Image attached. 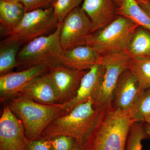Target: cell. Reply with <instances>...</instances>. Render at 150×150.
Listing matches in <instances>:
<instances>
[{"label":"cell","instance_id":"obj_26","mask_svg":"<svg viewBox=\"0 0 150 150\" xmlns=\"http://www.w3.org/2000/svg\"><path fill=\"white\" fill-rule=\"evenodd\" d=\"M56 0H20L24 6L25 13L33 10L51 7Z\"/></svg>","mask_w":150,"mask_h":150},{"label":"cell","instance_id":"obj_16","mask_svg":"<svg viewBox=\"0 0 150 150\" xmlns=\"http://www.w3.org/2000/svg\"><path fill=\"white\" fill-rule=\"evenodd\" d=\"M18 96L28 98L42 104H59L56 88L48 74L35 78Z\"/></svg>","mask_w":150,"mask_h":150},{"label":"cell","instance_id":"obj_6","mask_svg":"<svg viewBox=\"0 0 150 150\" xmlns=\"http://www.w3.org/2000/svg\"><path fill=\"white\" fill-rule=\"evenodd\" d=\"M59 23L52 6L33 10L25 13L21 21L6 38L21 46L56 29Z\"/></svg>","mask_w":150,"mask_h":150},{"label":"cell","instance_id":"obj_12","mask_svg":"<svg viewBox=\"0 0 150 150\" xmlns=\"http://www.w3.org/2000/svg\"><path fill=\"white\" fill-rule=\"evenodd\" d=\"M105 71L103 64L95 65L89 69L81 80L75 97L69 102L62 104L65 114L79 105L92 99L101 85Z\"/></svg>","mask_w":150,"mask_h":150},{"label":"cell","instance_id":"obj_11","mask_svg":"<svg viewBox=\"0 0 150 150\" xmlns=\"http://www.w3.org/2000/svg\"><path fill=\"white\" fill-rule=\"evenodd\" d=\"M49 69L43 66H34L16 72L8 73L0 77L1 100L5 101L18 95L35 78L44 74Z\"/></svg>","mask_w":150,"mask_h":150},{"label":"cell","instance_id":"obj_8","mask_svg":"<svg viewBox=\"0 0 150 150\" xmlns=\"http://www.w3.org/2000/svg\"><path fill=\"white\" fill-rule=\"evenodd\" d=\"M91 21L79 6L71 11L62 22L60 42L64 51L84 45L86 40L93 33Z\"/></svg>","mask_w":150,"mask_h":150},{"label":"cell","instance_id":"obj_28","mask_svg":"<svg viewBox=\"0 0 150 150\" xmlns=\"http://www.w3.org/2000/svg\"><path fill=\"white\" fill-rule=\"evenodd\" d=\"M71 150H86L83 141L76 139L74 146Z\"/></svg>","mask_w":150,"mask_h":150},{"label":"cell","instance_id":"obj_21","mask_svg":"<svg viewBox=\"0 0 150 150\" xmlns=\"http://www.w3.org/2000/svg\"><path fill=\"white\" fill-rule=\"evenodd\" d=\"M129 69L137 78L141 91L150 88V58H131Z\"/></svg>","mask_w":150,"mask_h":150},{"label":"cell","instance_id":"obj_35","mask_svg":"<svg viewBox=\"0 0 150 150\" xmlns=\"http://www.w3.org/2000/svg\"><path fill=\"white\" fill-rule=\"evenodd\" d=\"M149 1H150V0H149Z\"/></svg>","mask_w":150,"mask_h":150},{"label":"cell","instance_id":"obj_34","mask_svg":"<svg viewBox=\"0 0 150 150\" xmlns=\"http://www.w3.org/2000/svg\"><path fill=\"white\" fill-rule=\"evenodd\" d=\"M136 1L138 4H140L146 2L147 0H136Z\"/></svg>","mask_w":150,"mask_h":150},{"label":"cell","instance_id":"obj_19","mask_svg":"<svg viewBox=\"0 0 150 150\" xmlns=\"http://www.w3.org/2000/svg\"><path fill=\"white\" fill-rule=\"evenodd\" d=\"M116 13L117 15L128 18L150 31V16L136 0H123L121 6L117 8Z\"/></svg>","mask_w":150,"mask_h":150},{"label":"cell","instance_id":"obj_23","mask_svg":"<svg viewBox=\"0 0 150 150\" xmlns=\"http://www.w3.org/2000/svg\"><path fill=\"white\" fill-rule=\"evenodd\" d=\"M149 138L144 124L134 122L129 132L125 150H142V141Z\"/></svg>","mask_w":150,"mask_h":150},{"label":"cell","instance_id":"obj_30","mask_svg":"<svg viewBox=\"0 0 150 150\" xmlns=\"http://www.w3.org/2000/svg\"><path fill=\"white\" fill-rule=\"evenodd\" d=\"M117 7H120L122 4L123 0H111Z\"/></svg>","mask_w":150,"mask_h":150},{"label":"cell","instance_id":"obj_27","mask_svg":"<svg viewBox=\"0 0 150 150\" xmlns=\"http://www.w3.org/2000/svg\"><path fill=\"white\" fill-rule=\"evenodd\" d=\"M28 150H52L50 140L38 139L29 141Z\"/></svg>","mask_w":150,"mask_h":150},{"label":"cell","instance_id":"obj_31","mask_svg":"<svg viewBox=\"0 0 150 150\" xmlns=\"http://www.w3.org/2000/svg\"><path fill=\"white\" fill-rule=\"evenodd\" d=\"M144 125L145 129H146V131L147 132L148 135L149 136L150 138V124H148V123H145Z\"/></svg>","mask_w":150,"mask_h":150},{"label":"cell","instance_id":"obj_3","mask_svg":"<svg viewBox=\"0 0 150 150\" xmlns=\"http://www.w3.org/2000/svg\"><path fill=\"white\" fill-rule=\"evenodd\" d=\"M100 109L93 107L91 98L79 105L68 113L55 118L38 139H51L59 135L84 141L99 115Z\"/></svg>","mask_w":150,"mask_h":150},{"label":"cell","instance_id":"obj_20","mask_svg":"<svg viewBox=\"0 0 150 150\" xmlns=\"http://www.w3.org/2000/svg\"><path fill=\"white\" fill-rule=\"evenodd\" d=\"M20 45L7 38L0 43V74L10 73L16 67V59Z\"/></svg>","mask_w":150,"mask_h":150},{"label":"cell","instance_id":"obj_18","mask_svg":"<svg viewBox=\"0 0 150 150\" xmlns=\"http://www.w3.org/2000/svg\"><path fill=\"white\" fill-rule=\"evenodd\" d=\"M132 59L150 58V31L138 28L129 40L126 51Z\"/></svg>","mask_w":150,"mask_h":150},{"label":"cell","instance_id":"obj_29","mask_svg":"<svg viewBox=\"0 0 150 150\" xmlns=\"http://www.w3.org/2000/svg\"><path fill=\"white\" fill-rule=\"evenodd\" d=\"M139 4L150 16V1L147 0L146 2Z\"/></svg>","mask_w":150,"mask_h":150},{"label":"cell","instance_id":"obj_10","mask_svg":"<svg viewBox=\"0 0 150 150\" xmlns=\"http://www.w3.org/2000/svg\"><path fill=\"white\" fill-rule=\"evenodd\" d=\"M87 72L59 65L51 67L48 75L56 88L59 104L69 102L75 96L82 79Z\"/></svg>","mask_w":150,"mask_h":150},{"label":"cell","instance_id":"obj_9","mask_svg":"<svg viewBox=\"0 0 150 150\" xmlns=\"http://www.w3.org/2000/svg\"><path fill=\"white\" fill-rule=\"evenodd\" d=\"M21 121L5 105L0 118V150H28Z\"/></svg>","mask_w":150,"mask_h":150},{"label":"cell","instance_id":"obj_25","mask_svg":"<svg viewBox=\"0 0 150 150\" xmlns=\"http://www.w3.org/2000/svg\"><path fill=\"white\" fill-rule=\"evenodd\" d=\"M49 139L51 142L52 150H71L76 140L73 137L64 135L56 136Z\"/></svg>","mask_w":150,"mask_h":150},{"label":"cell","instance_id":"obj_1","mask_svg":"<svg viewBox=\"0 0 150 150\" xmlns=\"http://www.w3.org/2000/svg\"><path fill=\"white\" fill-rule=\"evenodd\" d=\"M135 122L129 111L110 102L100 108L97 120L84 140L86 150H125L132 125Z\"/></svg>","mask_w":150,"mask_h":150},{"label":"cell","instance_id":"obj_4","mask_svg":"<svg viewBox=\"0 0 150 150\" xmlns=\"http://www.w3.org/2000/svg\"><path fill=\"white\" fill-rule=\"evenodd\" d=\"M140 26L126 17L118 15L102 29L91 33L84 45L97 51L102 57L126 51L129 40Z\"/></svg>","mask_w":150,"mask_h":150},{"label":"cell","instance_id":"obj_7","mask_svg":"<svg viewBox=\"0 0 150 150\" xmlns=\"http://www.w3.org/2000/svg\"><path fill=\"white\" fill-rule=\"evenodd\" d=\"M131 57L126 51L103 57L105 71L101 85L93 97V107L100 109L112 102L114 89L121 73L129 68Z\"/></svg>","mask_w":150,"mask_h":150},{"label":"cell","instance_id":"obj_24","mask_svg":"<svg viewBox=\"0 0 150 150\" xmlns=\"http://www.w3.org/2000/svg\"><path fill=\"white\" fill-rule=\"evenodd\" d=\"M83 0H56L52 6L54 16L61 23L69 13L83 3Z\"/></svg>","mask_w":150,"mask_h":150},{"label":"cell","instance_id":"obj_14","mask_svg":"<svg viewBox=\"0 0 150 150\" xmlns=\"http://www.w3.org/2000/svg\"><path fill=\"white\" fill-rule=\"evenodd\" d=\"M103 61V57L93 48L81 45L64 51L60 59V65L84 71L95 65L102 64Z\"/></svg>","mask_w":150,"mask_h":150},{"label":"cell","instance_id":"obj_13","mask_svg":"<svg viewBox=\"0 0 150 150\" xmlns=\"http://www.w3.org/2000/svg\"><path fill=\"white\" fill-rule=\"evenodd\" d=\"M141 92L137 78L129 68L121 73L113 93L112 104L121 110L129 111Z\"/></svg>","mask_w":150,"mask_h":150},{"label":"cell","instance_id":"obj_33","mask_svg":"<svg viewBox=\"0 0 150 150\" xmlns=\"http://www.w3.org/2000/svg\"><path fill=\"white\" fill-rule=\"evenodd\" d=\"M144 122L150 125V115L145 118Z\"/></svg>","mask_w":150,"mask_h":150},{"label":"cell","instance_id":"obj_22","mask_svg":"<svg viewBox=\"0 0 150 150\" xmlns=\"http://www.w3.org/2000/svg\"><path fill=\"white\" fill-rule=\"evenodd\" d=\"M129 111L135 122H144L150 115V88L140 92Z\"/></svg>","mask_w":150,"mask_h":150},{"label":"cell","instance_id":"obj_5","mask_svg":"<svg viewBox=\"0 0 150 150\" xmlns=\"http://www.w3.org/2000/svg\"><path fill=\"white\" fill-rule=\"evenodd\" d=\"M62 23H58L55 31L30 41L19 51L17 66L22 70L34 66H43L48 69L60 65L64 50L60 44Z\"/></svg>","mask_w":150,"mask_h":150},{"label":"cell","instance_id":"obj_2","mask_svg":"<svg viewBox=\"0 0 150 150\" xmlns=\"http://www.w3.org/2000/svg\"><path fill=\"white\" fill-rule=\"evenodd\" d=\"M7 105L21 121L29 141L37 139L55 118L65 114L62 104L47 105L17 96L8 100Z\"/></svg>","mask_w":150,"mask_h":150},{"label":"cell","instance_id":"obj_17","mask_svg":"<svg viewBox=\"0 0 150 150\" xmlns=\"http://www.w3.org/2000/svg\"><path fill=\"white\" fill-rule=\"evenodd\" d=\"M25 13L20 2L0 1V29L2 35L7 36L18 26Z\"/></svg>","mask_w":150,"mask_h":150},{"label":"cell","instance_id":"obj_15","mask_svg":"<svg viewBox=\"0 0 150 150\" xmlns=\"http://www.w3.org/2000/svg\"><path fill=\"white\" fill-rule=\"evenodd\" d=\"M81 7L91 21L93 33L105 27L118 16V7L111 0H83Z\"/></svg>","mask_w":150,"mask_h":150},{"label":"cell","instance_id":"obj_32","mask_svg":"<svg viewBox=\"0 0 150 150\" xmlns=\"http://www.w3.org/2000/svg\"><path fill=\"white\" fill-rule=\"evenodd\" d=\"M4 1L9 2H20V0H0Z\"/></svg>","mask_w":150,"mask_h":150}]
</instances>
